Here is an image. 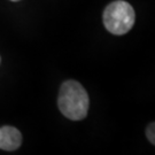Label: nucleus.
<instances>
[{"mask_svg":"<svg viewBox=\"0 0 155 155\" xmlns=\"http://www.w3.org/2000/svg\"><path fill=\"white\" fill-rule=\"evenodd\" d=\"M0 62H1V58H0Z\"/></svg>","mask_w":155,"mask_h":155,"instance_id":"6","label":"nucleus"},{"mask_svg":"<svg viewBox=\"0 0 155 155\" xmlns=\"http://www.w3.org/2000/svg\"><path fill=\"white\" fill-rule=\"evenodd\" d=\"M11 1H14V2H16V1H20V0H11Z\"/></svg>","mask_w":155,"mask_h":155,"instance_id":"5","label":"nucleus"},{"mask_svg":"<svg viewBox=\"0 0 155 155\" xmlns=\"http://www.w3.org/2000/svg\"><path fill=\"white\" fill-rule=\"evenodd\" d=\"M105 28L113 35H125L132 29L136 21L133 7L127 1L116 0L107 6L102 14Z\"/></svg>","mask_w":155,"mask_h":155,"instance_id":"2","label":"nucleus"},{"mask_svg":"<svg viewBox=\"0 0 155 155\" xmlns=\"http://www.w3.org/2000/svg\"><path fill=\"white\" fill-rule=\"evenodd\" d=\"M146 136H147V139L150 140L152 144H155V138H154V123H150V125L147 127V130H146Z\"/></svg>","mask_w":155,"mask_h":155,"instance_id":"4","label":"nucleus"},{"mask_svg":"<svg viewBox=\"0 0 155 155\" xmlns=\"http://www.w3.org/2000/svg\"><path fill=\"white\" fill-rule=\"evenodd\" d=\"M89 106V95L82 84L74 79L62 83L58 97V107L63 116L71 121H81L87 115Z\"/></svg>","mask_w":155,"mask_h":155,"instance_id":"1","label":"nucleus"},{"mask_svg":"<svg viewBox=\"0 0 155 155\" xmlns=\"http://www.w3.org/2000/svg\"><path fill=\"white\" fill-rule=\"evenodd\" d=\"M22 145V134L16 127L5 125L0 127V150L13 152Z\"/></svg>","mask_w":155,"mask_h":155,"instance_id":"3","label":"nucleus"}]
</instances>
